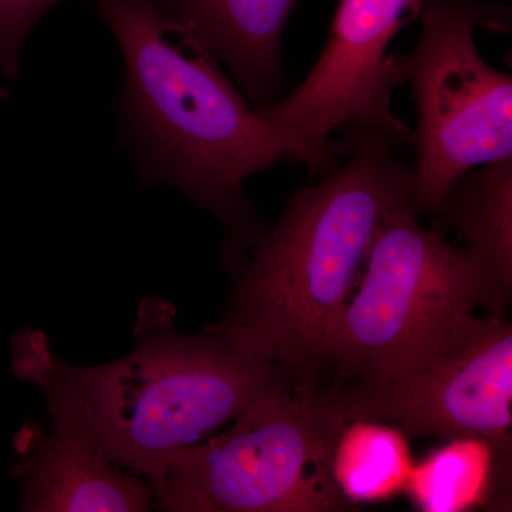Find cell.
Wrapping results in <instances>:
<instances>
[{
  "label": "cell",
  "mask_w": 512,
  "mask_h": 512,
  "mask_svg": "<svg viewBox=\"0 0 512 512\" xmlns=\"http://www.w3.org/2000/svg\"><path fill=\"white\" fill-rule=\"evenodd\" d=\"M13 477L22 485V510L33 512H143L151 488L123 473L89 441L53 427L25 424L16 434Z\"/></svg>",
  "instance_id": "9"
},
{
  "label": "cell",
  "mask_w": 512,
  "mask_h": 512,
  "mask_svg": "<svg viewBox=\"0 0 512 512\" xmlns=\"http://www.w3.org/2000/svg\"><path fill=\"white\" fill-rule=\"evenodd\" d=\"M423 33L397 56L412 84L419 123L413 204L434 214L461 175L512 158V80L478 52L474 32L504 23V10L477 0H424Z\"/></svg>",
  "instance_id": "6"
},
{
  "label": "cell",
  "mask_w": 512,
  "mask_h": 512,
  "mask_svg": "<svg viewBox=\"0 0 512 512\" xmlns=\"http://www.w3.org/2000/svg\"><path fill=\"white\" fill-rule=\"evenodd\" d=\"M434 229L451 231L512 292V158L468 171L448 188Z\"/></svg>",
  "instance_id": "12"
},
{
  "label": "cell",
  "mask_w": 512,
  "mask_h": 512,
  "mask_svg": "<svg viewBox=\"0 0 512 512\" xmlns=\"http://www.w3.org/2000/svg\"><path fill=\"white\" fill-rule=\"evenodd\" d=\"M217 439L185 448L153 485L174 512H342L333 446L348 417L325 390L293 386L252 403Z\"/></svg>",
  "instance_id": "5"
},
{
  "label": "cell",
  "mask_w": 512,
  "mask_h": 512,
  "mask_svg": "<svg viewBox=\"0 0 512 512\" xmlns=\"http://www.w3.org/2000/svg\"><path fill=\"white\" fill-rule=\"evenodd\" d=\"M119 40L126 79L124 136L144 181L178 188L225 229V258L239 269L265 234L244 184L289 156L220 62L154 0H94Z\"/></svg>",
  "instance_id": "3"
},
{
  "label": "cell",
  "mask_w": 512,
  "mask_h": 512,
  "mask_svg": "<svg viewBox=\"0 0 512 512\" xmlns=\"http://www.w3.org/2000/svg\"><path fill=\"white\" fill-rule=\"evenodd\" d=\"M6 97H8V92L3 87H0V100L6 99Z\"/></svg>",
  "instance_id": "16"
},
{
  "label": "cell",
  "mask_w": 512,
  "mask_h": 512,
  "mask_svg": "<svg viewBox=\"0 0 512 512\" xmlns=\"http://www.w3.org/2000/svg\"><path fill=\"white\" fill-rule=\"evenodd\" d=\"M234 74L256 106L286 86L282 36L298 0H154Z\"/></svg>",
  "instance_id": "10"
},
{
  "label": "cell",
  "mask_w": 512,
  "mask_h": 512,
  "mask_svg": "<svg viewBox=\"0 0 512 512\" xmlns=\"http://www.w3.org/2000/svg\"><path fill=\"white\" fill-rule=\"evenodd\" d=\"M413 204L377 231L359 291L330 335L322 390L399 375L477 313H504L511 293L468 248L424 228Z\"/></svg>",
  "instance_id": "4"
},
{
  "label": "cell",
  "mask_w": 512,
  "mask_h": 512,
  "mask_svg": "<svg viewBox=\"0 0 512 512\" xmlns=\"http://www.w3.org/2000/svg\"><path fill=\"white\" fill-rule=\"evenodd\" d=\"M32 2L33 13H35L36 19L39 20L49 12L56 3L62 2V0H30Z\"/></svg>",
  "instance_id": "15"
},
{
  "label": "cell",
  "mask_w": 512,
  "mask_h": 512,
  "mask_svg": "<svg viewBox=\"0 0 512 512\" xmlns=\"http://www.w3.org/2000/svg\"><path fill=\"white\" fill-rule=\"evenodd\" d=\"M352 128L348 163L289 198L212 328L312 390H322L326 346L377 231L393 211L413 204L416 192L414 171L396 147L375 131Z\"/></svg>",
  "instance_id": "2"
},
{
  "label": "cell",
  "mask_w": 512,
  "mask_h": 512,
  "mask_svg": "<svg viewBox=\"0 0 512 512\" xmlns=\"http://www.w3.org/2000/svg\"><path fill=\"white\" fill-rule=\"evenodd\" d=\"M511 461L483 439L448 440L413 464L404 494L423 512L510 511Z\"/></svg>",
  "instance_id": "11"
},
{
  "label": "cell",
  "mask_w": 512,
  "mask_h": 512,
  "mask_svg": "<svg viewBox=\"0 0 512 512\" xmlns=\"http://www.w3.org/2000/svg\"><path fill=\"white\" fill-rule=\"evenodd\" d=\"M138 316L136 348L96 367L67 366L42 332L12 338L19 379L39 384L53 427L89 441L151 484L181 451L266 394L301 386L282 367L245 355L214 329L183 335L167 305Z\"/></svg>",
  "instance_id": "1"
},
{
  "label": "cell",
  "mask_w": 512,
  "mask_h": 512,
  "mask_svg": "<svg viewBox=\"0 0 512 512\" xmlns=\"http://www.w3.org/2000/svg\"><path fill=\"white\" fill-rule=\"evenodd\" d=\"M413 464L402 430L379 421L350 419L333 446L330 474L340 497L352 507L404 494Z\"/></svg>",
  "instance_id": "13"
},
{
  "label": "cell",
  "mask_w": 512,
  "mask_h": 512,
  "mask_svg": "<svg viewBox=\"0 0 512 512\" xmlns=\"http://www.w3.org/2000/svg\"><path fill=\"white\" fill-rule=\"evenodd\" d=\"M424 0H340L330 36L318 62L286 99L255 110L284 141L289 156L312 174L335 167L349 144L329 143L335 128L375 131L397 151L413 133L392 111V93L404 80L390 43L420 18Z\"/></svg>",
  "instance_id": "7"
},
{
  "label": "cell",
  "mask_w": 512,
  "mask_h": 512,
  "mask_svg": "<svg viewBox=\"0 0 512 512\" xmlns=\"http://www.w3.org/2000/svg\"><path fill=\"white\" fill-rule=\"evenodd\" d=\"M37 23L30 0H0V73L19 74L20 52Z\"/></svg>",
  "instance_id": "14"
},
{
  "label": "cell",
  "mask_w": 512,
  "mask_h": 512,
  "mask_svg": "<svg viewBox=\"0 0 512 512\" xmlns=\"http://www.w3.org/2000/svg\"><path fill=\"white\" fill-rule=\"evenodd\" d=\"M348 420L389 424L407 439L476 437L512 456V325L476 316L399 375L325 390Z\"/></svg>",
  "instance_id": "8"
}]
</instances>
